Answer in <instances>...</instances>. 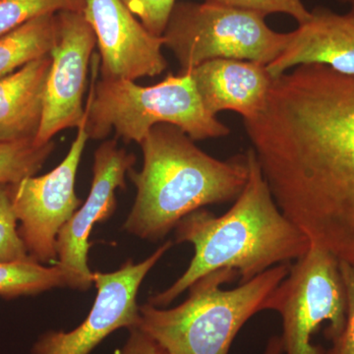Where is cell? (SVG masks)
Listing matches in <instances>:
<instances>
[{
	"mask_svg": "<svg viewBox=\"0 0 354 354\" xmlns=\"http://www.w3.org/2000/svg\"><path fill=\"white\" fill-rule=\"evenodd\" d=\"M97 44L95 32L82 11L57 13V38L51 48L43 121L35 142L44 145L58 132L78 129L85 121L84 94L88 65Z\"/></svg>",
	"mask_w": 354,
	"mask_h": 354,
	"instance_id": "cell-10",
	"label": "cell"
},
{
	"mask_svg": "<svg viewBox=\"0 0 354 354\" xmlns=\"http://www.w3.org/2000/svg\"><path fill=\"white\" fill-rule=\"evenodd\" d=\"M17 223L11 184H0V263L32 259L21 239Z\"/></svg>",
	"mask_w": 354,
	"mask_h": 354,
	"instance_id": "cell-20",
	"label": "cell"
},
{
	"mask_svg": "<svg viewBox=\"0 0 354 354\" xmlns=\"http://www.w3.org/2000/svg\"><path fill=\"white\" fill-rule=\"evenodd\" d=\"M113 354H169L139 327L128 330V337Z\"/></svg>",
	"mask_w": 354,
	"mask_h": 354,
	"instance_id": "cell-24",
	"label": "cell"
},
{
	"mask_svg": "<svg viewBox=\"0 0 354 354\" xmlns=\"http://www.w3.org/2000/svg\"><path fill=\"white\" fill-rule=\"evenodd\" d=\"M57 38V13L39 16L0 37V78L50 55Z\"/></svg>",
	"mask_w": 354,
	"mask_h": 354,
	"instance_id": "cell-16",
	"label": "cell"
},
{
	"mask_svg": "<svg viewBox=\"0 0 354 354\" xmlns=\"http://www.w3.org/2000/svg\"><path fill=\"white\" fill-rule=\"evenodd\" d=\"M260 14L215 2H176L162 38L180 72L213 59L271 64L285 50L290 32L271 29Z\"/></svg>",
	"mask_w": 354,
	"mask_h": 354,
	"instance_id": "cell-6",
	"label": "cell"
},
{
	"mask_svg": "<svg viewBox=\"0 0 354 354\" xmlns=\"http://www.w3.org/2000/svg\"><path fill=\"white\" fill-rule=\"evenodd\" d=\"M283 344H281V337L274 335L268 342L266 346L264 354H283Z\"/></svg>",
	"mask_w": 354,
	"mask_h": 354,
	"instance_id": "cell-25",
	"label": "cell"
},
{
	"mask_svg": "<svg viewBox=\"0 0 354 354\" xmlns=\"http://www.w3.org/2000/svg\"><path fill=\"white\" fill-rule=\"evenodd\" d=\"M248 180L232 208L216 216L202 208L176 227V243L192 244L194 256L186 271L148 304L169 306L197 279L216 270L236 272L239 285L274 266L302 257L311 241L279 208L252 148L246 152Z\"/></svg>",
	"mask_w": 354,
	"mask_h": 354,
	"instance_id": "cell-2",
	"label": "cell"
},
{
	"mask_svg": "<svg viewBox=\"0 0 354 354\" xmlns=\"http://www.w3.org/2000/svg\"><path fill=\"white\" fill-rule=\"evenodd\" d=\"M290 264L274 266L232 290L223 286L236 272L221 269L197 279L183 304L162 308L139 307L138 327L169 354H228L241 328L259 312L290 272Z\"/></svg>",
	"mask_w": 354,
	"mask_h": 354,
	"instance_id": "cell-4",
	"label": "cell"
},
{
	"mask_svg": "<svg viewBox=\"0 0 354 354\" xmlns=\"http://www.w3.org/2000/svg\"><path fill=\"white\" fill-rule=\"evenodd\" d=\"M136 157L120 148L115 140L104 142L95 150L90 194L57 235V263L69 274L71 288L88 290L93 283L88 269V237L95 223L108 220L118 207L115 190L125 189V176Z\"/></svg>",
	"mask_w": 354,
	"mask_h": 354,
	"instance_id": "cell-11",
	"label": "cell"
},
{
	"mask_svg": "<svg viewBox=\"0 0 354 354\" xmlns=\"http://www.w3.org/2000/svg\"><path fill=\"white\" fill-rule=\"evenodd\" d=\"M140 146L143 167L128 171L137 195L123 228L141 239L160 241L192 212L235 201L248 180L246 153L218 160L176 125H155Z\"/></svg>",
	"mask_w": 354,
	"mask_h": 354,
	"instance_id": "cell-3",
	"label": "cell"
},
{
	"mask_svg": "<svg viewBox=\"0 0 354 354\" xmlns=\"http://www.w3.org/2000/svg\"><path fill=\"white\" fill-rule=\"evenodd\" d=\"M51 62L44 55L0 78V142L36 139Z\"/></svg>",
	"mask_w": 354,
	"mask_h": 354,
	"instance_id": "cell-15",
	"label": "cell"
},
{
	"mask_svg": "<svg viewBox=\"0 0 354 354\" xmlns=\"http://www.w3.org/2000/svg\"><path fill=\"white\" fill-rule=\"evenodd\" d=\"M244 127L283 215L354 267V75L295 67Z\"/></svg>",
	"mask_w": 354,
	"mask_h": 354,
	"instance_id": "cell-1",
	"label": "cell"
},
{
	"mask_svg": "<svg viewBox=\"0 0 354 354\" xmlns=\"http://www.w3.org/2000/svg\"><path fill=\"white\" fill-rule=\"evenodd\" d=\"M83 14L97 39L102 79L135 81L167 69L164 39L149 32L121 0H85Z\"/></svg>",
	"mask_w": 354,
	"mask_h": 354,
	"instance_id": "cell-12",
	"label": "cell"
},
{
	"mask_svg": "<svg viewBox=\"0 0 354 354\" xmlns=\"http://www.w3.org/2000/svg\"><path fill=\"white\" fill-rule=\"evenodd\" d=\"M337 1L342 2V3H348L351 6V10L354 11V0H337Z\"/></svg>",
	"mask_w": 354,
	"mask_h": 354,
	"instance_id": "cell-26",
	"label": "cell"
},
{
	"mask_svg": "<svg viewBox=\"0 0 354 354\" xmlns=\"http://www.w3.org/2000/svg\"><path fill=\"white\" fill-rule=\"evenodd\" d=\"M85 0H0V37L44 14L82 11Z\"/></svg>",
	"mask_w": 354,
	"mask_h": 354,
	"instance_id": "cell-19",
	"label": "cell"
},
{
	"mask_svg": "<svg viewBox=\"0 0 354 354\" xmlns=\"http://www.w3.org/2000/svg\"><path fill=\"white\" fill-rule=\"evenodd\" d=\"M88 139L83 123L66 157L55 169L11 184L21 239L30 257L41 264L57 260V235L82 205L75 193V180Z\"/></svg>",
	"mask_w": 354,
	"mask_h": 354,
	"instance_id": "cell-8",
	"label": "cell"
},
{
	"mask_svg": "<svg viewBox=\"0 0 354 354\" xmlns=\"http://www.w3.org/2000/svg\"><path fill=\"white\" fill-rule=\"evenodd\" d=\"M323 64L344 75H354V11L335 13L324 7L290 32L285 50L267 65L272 79L299 65Z\"/></svg>",
	"mask_w": 354,
	"mask_h": 354,
	"instance_id": "cell-13",
	"label": "cell"
},
{
	"mask_svg": "<svg viewBox=\"0 0 354 354\" xmlns=\"http://www.w3.org/2000/svg\"><path fill=\"white\" fill-rule=\"evenodd\" d=\"M187 73L209 113L234 111L243 120H252L263 111L274 81L267 65L248 60H209Z\"/></svg>",
	"mask_w": 354,
	"mask_h": 354,
	"instance_id": "cell-14",
	"label": "cell"
},
{
	"mask_svg": "<svg viewBox=\"0 0 354 354\" xmlns=\"http://www.w3.org/2000/svg\"><path fill=\"white\" fill-rule=\"evenodd\" d=\"M100 57L93 55L84 121L88 138L102 140L113 131L127 143L140 145L160 123L176 125L194 141L230 135V128L205 109L187 72L169 74L160 83L144 87L123 79L97 81Z\"/></svg>",
	"mask_w": 354,
	"mask_h": 354,
	"instance_id": "cell-5",
	"label": "cell"
},
{
	"mask_svg": "<svg viewBox=\"0 0 354 354\" xmlns=\"http://www.w3.org/2000/svg\"><path fill=\"white\" fill-rule=\"evenodd\" d=\"M223 6L235 7L266 16L270 14H288L304 24L311 17V11L307 10L301 0H206Z\"/></svg>",
	"mask_w": 354,
	"mask_h": 354,
	"instance_id": "cell-21",
	"label": "cell"
},
{
	"mask_svg": "<svg viewBox=\"0 0 354 354\" xmlns=\"http://www.w3.org/2000/svg\"><path fill=\"white\" fill-rule=\"evenodd\" d=\"M149 32L158 37L164 34L176 0H121Z\"/></svg>",
	"mask_w": 354,
	"mask_h": 354,
	"instance_id": "cell-22",
	"label": "cell"
},
{
	"mask_svg": "<svg viewBox=\"0 0 354 354\" xmlns=\"http://www.w3.org/2000/svg\"><path fill=\"white\" fill-rule=\"evenodd\" d=\"M55 148L53 141L39 145L35 140L0 142V184H15L34 176Z\"/></svg>",
	"mask_w": 354,
	"mask_h": 354,
	"instance_id": "cell-18",
	"label": "cell"
},
{
	"mask_svg": "<svg viewBox=\"0 0 354 354\" xmlns=\"http://www.w3.org/2000/svg\"><path fill=\"white\" fill-rule=\"evenodd\" d=\"M70 276L57 264L46 267L30 259L0 263V297L13 299L55 288H71Z\"/></svg>",
	"mask_w": 354,
	"mask_h": 354,
	"instance_id": "cell-17",
	"label": "cell"
},
{
	"mask_svg": "<svg viewBox=\"0 0 354 354\" xmlns=\"http://www.w3.org/2000/svg\"><path fill=\"white\" fill-rule=\"evenodd\" d=\"M269 310L281 318L286 354H325L312 342L324 324L326 339L334 342L346 321V298L339 261L329 251L310 244L307 252L290 263V272L272 293Z\"/></svg>",
	"mask_w": 354,
	"mask_h": 354,
	"instance_id": "cell-7",
	"label": "cell"
},
{
	"mask_svg": "<svg viewBox=\"0 0 354 354\" xmlns=\"http://www.w3.org/2000/svg\"><path fill=\"white\" fill-rule=\"evenodd\" d=\"M346 298V321L344 330L325 354H354V267L339 262Z\"/></svg>",
	"mask_w": 354,
	"mask_h": 354,
	"instance_id": "cell-23",
	"label": "cell"
},
{
	"mask_svg": "<svg viewBox=\"0 0 354 354\" xmlns=\"http://www.w3.org/2000/svg\"><path fill=\"white\" fill-rule=\"evenodd\" d=\"M172 245L171 241L165 242L138 264L128 260L118 271L93 272L97 292L87 318L70 332L44 333L32 344V354H90L115 330L138 327L140 286Z\"/></svg>",
	"mask_w": 354,
	"mask_h": 354,
	"instance_id": "cell-9",
	"label": "cell"
}]
</instances>
